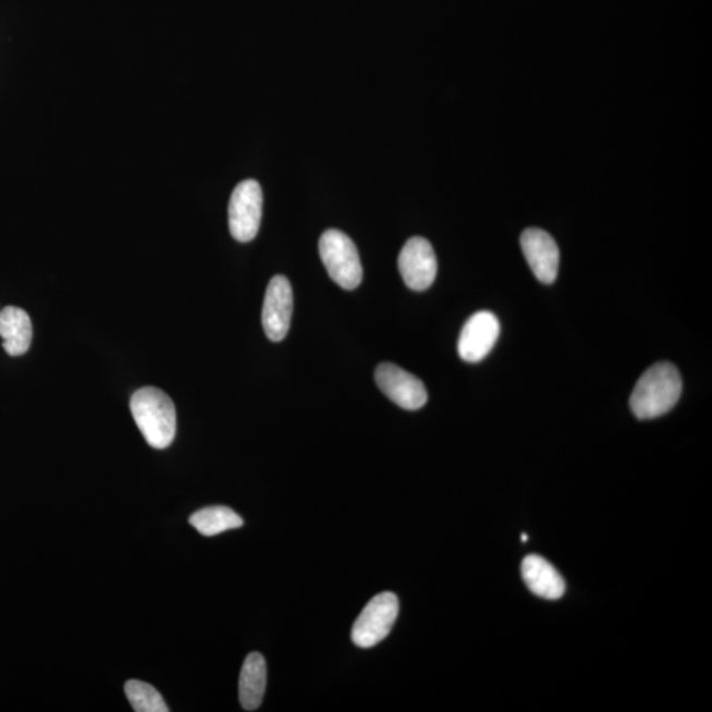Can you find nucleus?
Returning <instances> with one entry per match:
<instances>
[{
    "label": "nucleus",
    "mask_w": 712,
    "mask_h": 712,
    "mask_svg": "<svg viewBox=\"0 0 712 712\" xmlns=\"http://www.w3.org/2000/svg\"><path fill=\"white\" fill-rule=\"evenodd\" d=\"M124 691L131 705L136 712H168L164 698L154 686L142 683V680L131 679L124 686Z\"/></svg>",
    "instance_id": "nucleus-15"
},
{
    "label": "nucleus",
    "mask_w": 712,
    "mask_h": 712,
    "mask_svg": "<svg viewBox=\"0 0 712 712\" xmlns=\"http://www.w3.org/2000/svg\"><path fill=\"white\" fill-rule=\"evenodd\" d=\"M263 214V192L258 181L246 180L237 184L229 204V226L234 240L251 242L259 233Z\"/></svg>",
    "instance_id": "nucleus-4"
},
{
    "label": "nucleus",
    "mask_w": 712,
    "mask_h": 712,
    "mask_svg": "<svg viewBox=\"0 0 712 712\" xmlns=\"http://www.w3.org/2000/svg\"><path fill=\"white\" fill-rule=\"evenodd\" d=\"M320 256L331 280L341 289H358L364 279L358 248L349 237L340 230H328L320 240Z\"/></svg>",
    "instance_id": "nucleus-3"
},
{
    "label": "nucleus",
    "mask_w": 712,
    "mask_h": 712,
    "mask_svg": "<svg viewBox=\"0 0 712 712\" xmlns=\"http://www.w3.org/2000/svg\"><path fill=\"white\" fill-rule=\"evenodd\" d=\"M267 687V665L260 653L248 654L240 678V701L246 711L260 708Z\"/></svg>",
    "instance_id": "nucleus-13"
},
{
    "label": "nucleus",
    "mask_w": 712,
    "mask_h": 712,
    "mask_svg": "<svg viewBox=\"0 0 712 712\" xmlns=\"http://www.w3.org/2000/svg\"><path fill=\"white\" fill-rule=\"evenodd\" d=\"M683 393V378L678 368L667 361L654 365L637 382L630 409L640 420L660 417L673 409Z\"/></svg>",
    "instance_id": "nucleus-2"
},
{
    "label": "nucleus",
    "mask_w": 712,
    "mask_h": 712,
    "mask_svg": "<svg viewBox=\"0 0 712 712\" xmlns=\"http://www.w3.org/2000/svg\"><path fill=\"white\" fill-rule=\"evenodd\" d=\"M375 380L386 397L400 408L417 410L428 402V392L420 379L402 367L392 364L379 365Z\"/></svg>",
    "instance_id": "nucleus-6"
},
{
    "label": "nucleus",
    "mask_w": 712,
    "mask_h": 712,
    "mask_svg": "<svg viewBox=\"0 0 712 712\" xmlns=\"http://www.w3.org/2000/svg\"><path fill=\"white\" fill-rule=\"evenodd\" d=\"M521 576L528 589L543 599L555 601L565 593V582L560 573L539 555H528L523 561Z\"/></svg>",
    "instance_id": "nucleus-12"
},
{
    "label": "nucleus",
    "mask_w": 712,
    "mask_h": 712,
    "mask_svg": "<svg viewBox=\"0 0 712 712\" xmlns=\"http://www.w3.org/2000/svg\"><path fill=\"white\" fill-rule=\"evenodd\" d=\"M33 321L26 310L17 306H5L0 311V339L4 352L10 356H21L28 352L33 343Z\"/></svg>",
    "instance_id": "nucleus-11"
},
{
    "label": "nucleus",
    "mask_w": 712,
    "mask_h": 712,
    "mask_svg": "<svg viewBox=\"0 0 712 712\" xmlns=\"http://www.w3.org/2000/svg\"><path fill=\"white\" fill-rule=\"evenodd\" d=\"M437 258L430 243L421 236L410 237L398 255V271L408 289L427 291L437 277Z\"/></svg>",
    "instance_id": "nucleus-7"
},
{
    "label": "nucleus",
    "mask_w": 712,
    "mask_h": 712,
    "mask_svg": "<svg viewBox=\"0 0 712 712\" xmlns=\"http://www.w3.org/2000/svg\"><path fill=\"white\" fill-rule=\"evenodd\" d=\"M521 248L535 277L543 284L554 283L560 268V249L553 236L541 229H528L521 235Z\"/></svg>",
    "instance_id": "nucleus-10"
},
{
    "label": "nucleus",
    "mask_w": 712,
    "mask_h": 712,
    "mask_svg": "<svg viewBox=\"0 0 712 712\" xmlns=\"http://www.w3.org/2000/svg\"><path fill=\"white\" fill-rule=\"evenodd\" d=\"M501 334V323L491 311H478L461 331L458 353L468 364H477L491 353Z\"/></svg>",
    "instance_id": "nucleus-9"
},
{
    "label": "nucleus",
    "mask_w": 712,
    "mask_h": 712,
    "mask_svg": "<svg viewBox=\"0 0 712 712\" xmlns=\"http://www.w3.org/2000/svg\"><path fill=\"white\" fill-rule=\"evenodd\" d=\"M131 414L149 446L162 450L176 437L177 417L172 398L156 386L137 390L130 402Z\"/></svg>",
    "instance_id": "nucleus-1"
},
{
    "label": "nucleus",
    "mask_w": 712,
    "mask_h": 712,
    "mask_svg": "<svg viewBox=\"0 0 712 712\" xmlns=\"http://www.w3.org/2000/svg\"><path fill=\"white\" fill-rule=\"evenodd\" d=\"M528 540H529V539H528V536H527V535H523V536H521V541H523V542H527Z\"/></svg>",
    "instance_id": "nucleus-16"
},
{
    "label": "nucleus",
    "mask_w": 712,
    "mask_h": 712,
    "mask_svg": "<svg viewBox=\"0 0 712 712\" xmlns=\"http://www.w3.org/2000/svg\"><path fill=\"white\" fill-rule=\"evenodd\" d=\"M398 615V599L395 593L382 592L371 599L352 630V639L356 647L372 648L390 635Z\"/></svg>",
    "instance_id": "nucleus-5"
},
{
    "label": "nucleus",
    "mask_w": 712,
    "mask_h": 712,
    "mask_svg": "<svg viewBox=\"0 0 712 712\" xmlns=\"http://www.w3.org/2000/svg\"><path fill=\"white\" fill-rule=\"evenodd\" d=\"M293 314V291L290 280L285 277H274L265 297L261 321L268 339L272 342L283 341L289 334Z\"/></svg>",
    "instance_id": "nucleus-8"
},
{
    "label": "nucleus",
    "mask_w": 712,
    "mask_h": 712,
    "mask_svg": "<svg viewBox=\"0 0 712 712\" xmlns=\"http://www.w3.org/2000/svg\"><path fill=\"white\" fill-rule=\"evenodd\" d=\"M189 523L206 537L217 536L243 526L242 517L228 507L204 508L193 514Z\"/></svg>",
    "instance_id": "nucleus-14"
}]
</instances>
